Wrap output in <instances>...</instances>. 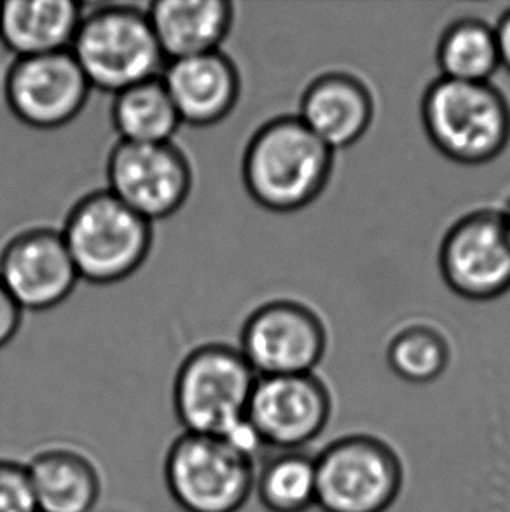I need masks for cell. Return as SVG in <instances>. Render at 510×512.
I'll return each mask as SVG.
<instances>
[{
  "mask_svg": "<svg viewBox=\"0 0 510 512\" xmlns=\"http://www.w3.org/2000/svg\"><path fill=\"white\" fill-rule=\"evenodd\" d=\"M315 465L317 506L324 512H385L402 490L399 455L378 437H339Z\"/></svg>",
  "mask_w": 510,
  "mask_h": 512,
  "instance_id": "52a82bcc",
  "label": "cell"
},
{
  "mask_svg": "<svg viewBox=\"0 0 510 512\" xmlns=\"http://www.w3.org/2000/svg\"><path fill=\"white\" fill-rule=\"evenodd\" d=\"M421 119L439 153L463 165L491 161L509 144V104L490 83L441 77L428 86Z\"/></svg>",
  "mask_w": 510,
  "mask_h": 512,
  "instance_id": "8992f818",
  "label": "cell"
},
{
  "mask_svg": "<svg viewBox=\"0 0 510 512\" xmlns=\"http://www.w3.org/2000/svg\"><path fill=\"white\" fill-rule=\"evenodd\" d=\"M0 280L23 312H48L69 299L81 278L62 233L32 228L0 252Z\"/></svg>",
  "mask_w": 510,
  "mask_h": 512,
  "instance_id": "4fadbf2b",
  "label": "cell"
},
{
  "mask_svg": "<svg viewBox=\"0 0 510 512\" xmlns=\"http://www.w3.org/2000/svg\"><path fill=\"white\" fill-rule=\"evenodd\" d=\"M497 35L498 55H500V67L510 72V11L502 16L495 28Z\"/></svg>",
  "mask_w": 510,
  "mask_h": 512,
  "instance_id": "d4e9b609",
  "label": "cell"
},
{
  "mask_svg": "<svg viewBox=\"0 0 510 512\" xmlns=\"http://www.w3.org/2000/svg\"><path fill=\"white\" fill-rule=\"evenodd\" d=\"M91 88L70 51L16 58L7 72V105L23 125L56 130L83 112Z\"/></svg>",
  "mask_w": 510,
  "mask_h": 512,
  "instance_id": "8fae6325",
  "label": "cell"
},
{
  "mask_svg": "<svg viewBox=\"0 0 510 512\" xmlns=\"http://www.w3.org/2000/svg\"><path fill=\"white\" fill-rule=\"evenodd\" d=\"M325 346L324 324L310 308L273 301L243 324L240 352L257 376H289L313 373Z\"/></svg>",
  "mask_w": 510,
  "mask_h": 512,
  "instance_id": "7c38bea8",
  "label": "cell"
},
{
  "mask_svg": "<svg viewBox=\"0 0 510 512\" xmlns=\"http://www.w3.org/2000/svg\"><path fill=\"white\" fill-rule=\"evenodd\" d=\"M23 310L0 280V348L9 345L20 331Z\"/></svg>",
  "mask_w": 510,
  "mask_h": 512,
  "instance_id": "cb8c5ba5",
  "label": "cell"
},
{
  "mask_svg": "<svg viewBox=\"0 0 510 512\" xmlns=\"http://www.w3.org/2000/svg\"><path fill=\"white\" fill-rule=\"evenodd\" d=\"M37 512H93L102 495V478L83 451L49 446L25 464Z\"/></svg>",
  "mask_w": 510,
  "mask_h": 512,
  "instance_id": "e0dca14e",
  "label": "cell"
},
{
  "mask_svg": "<svg viewBox=\"0 0 510 512\" xmlns=\"http://www.w3.org/2000/svg\"><path fill=\"white\" fill-rule=\"evenodd\" d=\"M437 62L446 79L490 83L500 67L495 28L479 20L456 21L442 34Z\"/></svg>",
  "mask_w": 510,
  "mask_h": 512,
  "instance_id": "ffe728a7",
  "label": "cell"
},
{
  "mask_svg": "<svg viewBox=\"0 0 510 512\" xmlns=\"http://www.w3.org/2000/svg\"><path fill=\"white\" fill-rule=\"evenodd\" d=\"M373 114V98L366 86L355 77L336 72L318 77L306 88L297 118L336 151L362 139Z\"/></svg>",
  "mask_w": 510,
  "mask_h": 512,
  "instance_id": "9a60e30c",
  "label": "cell"
},
{
  "mask_svg": "<svg viewBox=\"0 0 510 512\" xmlns=\"http://www.w3.org/2000/svg\"><path fill=\"white\" fill-rule=\"evenodd\" d=\"M331 411V394L313 373L259 376L247 409V425L259 444L301 451L324 432Z\"/></svg>",
  "mask_w": 510,
  "mask_h": 512,
  "instance_id": "9c48e42d",
  "label": "cell"
},
{
  "mask_svg": "<svg viewBox=\"0 0 510 512\" xmlns=\"http://www.w3.org/2000/svg\"><path fill=\"white\" fill-rule=\"evenodd\" d=\"M147 16L166 62L221 51L235 7L228 0H158Z\"/></svg>",
  "mask_w": 510,
  "mask_h": 512,
  "instance_id": "2e32d148",
  "label": "cell"
},
{
  "mask_svg": "<svg viewBox=\"0 0 510 512\" xmlns=\"http://www.w3.org/2000/svg\"><path fill=\"white\" fill-rule=\"evenodd\" d=\"M81 280L112 285L131 277L149 257L152 224L114 194H86L60 229Z\"/></svg>",
  "mask_w": 510,
  "mask_h": 512,
  "instance_id": "3957f363",
  "label": "cell"
},
{
  "mask_svg": "<svg viewBox=\"0 0 510 512\" xmlns=\"http://www.w3.org/2000/svg\"><path fill=\"white\" fill-rule=\"evenodd\" d=\"M83 14L74 0H7L0 4V41L16 58L70 51Z\"/></svg>",
  "mask_w": 510,
  "mask_h": 512,
  "instance_id": "ac0fdd59",
  "label": "cell"
},
{
  "mask_svg": "<svg viewBox=\"0 0 510 512\" xmlns=\"http://www.w3.org/2000/svg\"><path fill=\"white\" fill-rule=\"evenodd\" d=\"M331 147L299 118L271 119L243 154V182L261 207L296 212L317 200L331 177Z\"/></svg>",
  "mask_w": 510,
  "mask_h": 512,
  "instance_id": "6da1fadb",
  "label": "cell"
},
{
  "mask_svg": "<svg viewBox=\"0 0 510 512\" xmlns=\"http://www.w3.org/2000/svg\"><path fill=\"white\" fill-rule=\"evenodd\" d=\"M386 357L393 373L402 380L430 383L448 366V343L428 327H409L393 338Z\"/></svg>",
  "mask_w": 510,
  "mask_h": 512,
  "instance_id": "7402d4cb",
  "label": "cell"
},
{
  "mask_svg": "<svg viewBox=\"0 0 510 512\" xmlns=\"http://www.w3.org/2000/svg\"><path fill=\"white\" fill-rule=\"evenodd\" d=\"M0 512H37L25 464L0 460Z\"/></svg>",
  "mask_w": 510,
  "mask_h": 512,
  "instance_id": "603a6c76",
  "label": "cell"
},
{
  "mask_svg": "<svg viewBox=\"0 0 510 512\" xmlns=\"http://www.w3.org/2000/svg\"><path fill=\"white\" fill-rule=\"evenodd\" d=\"M257 378L240 348L222 343L194 348L180 362L173 381L180 425L201 436H242Z\"/></svg>",
  "mask_w": 510,
  "mask_h": 512,
  "instance_id": "7a4b0ae2",
  "label": "cell"
},
{
  "mask_svg": "<svg viewBox=\"0 0 510 512\" xmlns=\"http://www.w3.org/2000/svg\"><path fill=\"white\" fill-rule=\"evenodd\" d=\"M107 191L145 221L177 214L193 189V170L173 142H118L107 158Z\"/></svg>",
  "mask_w": 510,
  "mask_h": 512,
  "instance_id": "ba28073f",
  "label": "cell"
},
{
  "mask_svg": "<svg viewBox=\"0 0 510 512\" xmlns=\"http://www.w3.org/2000/svg\"><path fill=\"white\" fill-rule=\"evenodd\" d=\"M159 77L182 125L194 128L214 126L228 118L242 90L235 62L222 51L166 62Z\"/></svg>",
  "mask_w": 510,
  "mask_h": 512,
  "instance_id": "5bb4252c",
  "label": "cell"
},
{
  "mask_svg": "<svg viewBox=\"0 0 510 512\" xmlns=\"http://www.w3.org/2000/svg\"><path fill=\"white\" fill-rule=\"evenodd\" d=\"M70 53L91 88L112 95L161 76L166 65L147 11L125 4L84 13Z\"/></svg>",
  "mask_w": 510,
  "mask_h": 512,
  "instance_id": "277c9868",
  "label": "cell"
},
{
  "mask_svg": "<svg viewBox=\"0 0 510 512\" xmlns=\"http://www.w3.org/2000/svg\"><path fill=\"white\" fill-rule=\"evenodd\" d=\"M449 289L470 301L510 291V236L504 214L483 210L463 217L444 236L439 254Z\"/></svg>",
  "mask_w": 510,
  "mask_h": 512,
  "instance_id": "30bf717a",
  "label": "cell"
},
{
  "mask_svg": "<svg viewBox=\"0 0 510 512\" xmlns=\"http://www.w3.org/2000/svg\"><path fill=\"white\" fill-rule=\"evenodd\" d=\"M504 217H505V224H507V229H509V236H510V205H509V208H507V212H505Z\"/></svg>",
  "mask_w": 510,
  "mask_h": 512,
  "instance_id": "484cf974",
  "label": "cell"
},
{
  "mask_svg": "<svg viewBox=\"0 0 510 512\" xmlns=\"http://www.w3.org/2000/svg\"><path fill=\"white\" fill-rule=\"evenodd\" d=\"M165 483L186 512H240L255 492L254 451L231 437L184 432L166 451Z\"/></svg>",
  "mask_w": 510,
  "mask_h": 512,
  "instance_id": "5b68a950",
  "label": "cell"
},
{
  "mask_svg": "<svg viewBox=\"0 0 510 512\" xmlns=\"http://www.w3.org/2000/svg\"><path fill=\"white\" fill-rule=\"evenodd\" d=\"M112 126L119 142L166 144L182 126L179 112L161 77L135 84L114 95Z\"/></svg>",
  "mask_w": 510,
  "mask_h": 512,
  "instance_id": "d6986e66",
  "label": "cell"
},
{
  "mask_svg": "<svg viewBox=\"0 0 510 512\" xmlns=\"http://www.w3.org/2000/svg\"><path fill=\"white\" fill-rule=\"evenodd\" d=\"M255 493L269 512H306L317 506V465L303 451H282L257 471Z\"/></svg>",
  "mask_w": 510,
  "mask_h": 512,
  "instance_id": "44dd1931",
  "label": "cell"
}]
</instances>
